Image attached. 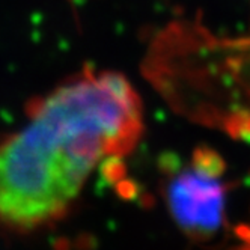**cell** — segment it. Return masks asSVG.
<instances>
[{
	"mask_svg": "<svg viewBox=\"0 0 250 250\" xmlns=\"http://www.w3.org/2000/svg\"><path fill=\"white\" fill-rule=\"evenodd\" d=\"M226 188L219 178L194 169L176 172L166 187V202L181 230L198 241L212 238L225 223Z\"/></svg>",
	"mask_w": 250,
	"mask_h": 250,
	"instance_id": "7a4b0ae2",
	"label": "cell"
},
{
	"mask_svg": "<svg viewBox=\"0 0 250 250\" xmlns=\"http://www.w3.org/2000/svg\"><path fill=\"white\" fill-rule=\"evenodd\" d=\"M115 190L118 193L119 198L125 199V201H134L140 198V187L136 181L133 180H121L116 186Z\"/></svg>",
	"mask_w": 250,
	"mask_h": 250,
	"instance_id": "5b68a950",
	"label": "cell"
},
{
	"mask_svg": "<svg viewBox=\"0 0 250 250\" xmlns=\"http://www.w3.org/2000/svg\"><path fill=\"white\" fill-rule=\"evenodd\" d=\"M100 178L104 186L115 187L121 180L125 178V165L122 157H105L100 163Z\"/></svg>",
	"mask_w": 250,
	"mask_h": 250,
	"instance_id": "277c9868",
	"label": "cell"
},
{
	"mask_svg": "<svg viewBox=\"0 0 250 250\" xmlns=\"http://www.w3.org/2000/svg\"><path fill=\"white\" fill-rule=\"evenodd\" d=\"M140 134V100L122 76L87 73L59 86L0 142V228L32 232L61 220L91 170L127 155Z\"/></svg>",
	"mask_w": 250,
	"mask_h": 250,
	"instance_id": "6da1fadb",
	"label": "cell"
},
{
	"mask_svg": "<svg viewBox=\"0 0 250 250\" xmlns=\"http://www.w3.org/2000/svg\"><path fill=\"white\" fill-rule=\"evenodd\" d=\"M191 166L196 172L211 178H220L226 169L222 155L207 146H199L198 149H194L191 157Z\"/></svg>",
	"mask_w": 250,
	"mask_h": 250,
	"instance_id": "3957f363",
	"label": "cell"
}]
</instances>
